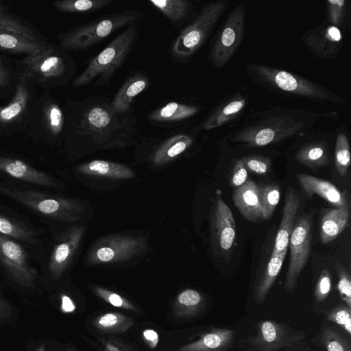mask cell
I'll list each match as a JSON object with an SVG mask.
<instances>
[{
    "instance_id": "cell-56",
    "label": "cell",
    "mask_w": 351,
    "mask_h": 351,
    "mask_svg": "<svg viewBox=\"0 0 351 351\" xmlns=\"http://www.w3.org/2000/svg\"><path fill=\"white\" fill-rule=\"evenodd\" d=\"M65 351H77V350H75V348H68L65 350Z\"/></svg>"
},
{
    "instance_id": "cell-12",
    "label": "cell",
    "mask_w": 351,
    "mask_h": 351,
    "mask_svg": "<svg viewBox=\"0 0 351 351\" xmlns=\"http://www.w3.org/2000/svg\"><path fill=\"white\" fill-rule=\"evenodd\" d=\"M17 84L11 100L0 106V133L22 131L29 108L35 100L34 84L25 74H17Z\"/></svg>"
},
{
    "instance_id": "cell-22",
    "label": "cell",
    "mask_w": 351,
    "mask_h": 351,
    "mask_svg": "<svg viewBox=\"0 0 351 351\" xmlns=\"http://www.w3.org/2000/svg\"><path fill=\"white\" fill-rule=\"evenodd\" d=\"M299 206L300 199L297 191L293 188H288L285 199L282 219L271 254H278L282 251H287Z\"/></svg>"
},
{
    "instance_id": "cell-39",
    "label": "cell",
    "mask_w": 351,
    "mask_h": 351,
    "mask_svg": "<svg viewBox=\"0 0 351 351\" xmlns=\"http://www.w3.org/2000/svg\"><path fill=\"white\" fill-rule=\"evenodd\" d=\"M17 80L13 60L0 54V97L7 98L14 92Z\"/></svg>"
},
{
    "instance_id": "cell-41",
    "label": "cell",
    "mask_w": 351,
    "mask_h": 351,
    "mask_svg": "<svg viewBox=\"0 0 351 351\" xmlns=\"http://www.w3.org/2000/svg\"><path fill=\"white\" fill-rule=\"evenodd\" d=\"M0 234L31 244L37 243L38 241L34 232L1 215H0Z\"/></svg>"
},
{
    "instance_id": "cell-42",
    "label": "cell",
    "mask_w": 351,
    "mask_h": 351,
    "mask_svg": "<svg viewBox=\"0 0 351 351\" xmlns=\"http://www.w3.org/2000/svg\"><path fill=\"white\" fill-rule=\"evenodd\" d=\"M321 341L326 351H351L350 342L331 326H325L321 330Z\"/></svg>"
},
{
    "instance_id": "cell-30",
    "label": "cell",
    "mask_w": 351,
    "mask_h": 351,
    "mask_svg": "<svg viewBox=\"0 0 351 351\" xmlns=\"http://www.w3.org/2000/svg\"><path fill=\"white\" fill-rule=\"evenodd\" d=\"M295 159L311 169L324 167L330 163L328 143L324 139H313L302 144L295 154Z\"/></svg>"
},
{
    "instance_id": "cell-35",
    "label": "cell",
    "mask_w": 351,
    "mask_h": 351,
    "mask_svg": "<svg viewBox=\"0 0 351 351\" xmlns=\"http://www.w3.org/2000/svg\"><path fill=\"white\" fill-rule=\"evenodd\" d=\"M205 305V299L201 293L188 289L176 297L173 304V313L178 319H189L199 315Z\"/></svg>"
},
{
    "instance_id": "cell-28",
    "label": "cell",
    "mask_w": 351,
    "mask_h": 351,
    "mask_svg": "<svg viewBox=\"0 0 351 351\" xmlns=\"http://www.w3.org/2000/svg\"><path fill=\"white\" fill-rule=\"evenodd\" d=\"M287 251L273 254L263 267L261 273L256 278L253 287V298L258 305L265 302L272 286L280 272L286 256Z\"/></svg>"
},
{
    "instance_id": "cell-15",
    "label": "cell",
    "mask_w": 351,
    "mask_h": 351,
    "mask_svg": "<svg viewBox=\"0 0 351 351\" xmlns=\"http://www.w3.org/2000/svg\"><path fill=\"white\" fill-rule=\"evenodd\" d=\"M0 262L16 282L21 286L34 287L36 271L29 265L25 252L18 243L1 234Z\"/></svg>"
},
{
    "instance_id": "cell-47",
    "label": "cell",
    "mask_w": 351,
    "mask_h": 351,
    "mask_svg": "<svg viewBox=\"0 0 351 351\" xmlns=\"http://www.w3.org/2000/svg\"><path fill=\"white\" fill-rule=\"evenodd\" d=\"M336 270L338 276L337 289L343 304L351 309V280L346 269L341 265L337 264Z\"/></svg>"
},
{
    "instance_id": "cell-48",
    "label": "cell",
    "mask_w": 351,
    "mask_h": 351,
    "mask_svg": "<svg viewBox=\"0 0 351 351\" xmlns=\"http://www.w3.org/2000/svg\"><path fill=\"white\" fill-rule=\"evenodd\" d=\"M332 288V276L326 269L322 270L314 290V300L321 303L328 297Z\"/></svg>"
},
{
    "instance_id": "cell-3",
    "label": "cell",
    "mask_w": 351,
    "mask_h": 351,
    "mask_svg": "<svg viewBox=\"0 0 351 351\" xmlns=\"http://www.w3.org/2000/svg\"><path fill=\"white\" fill-rule=\"evenodd\" d=\"M245 71L253 82L275 94L318 103L345 104L342 97L326 87L286 70L249 63Z\"/></svg>"
},
{
    "instance_id": "cell-16",
    "label": "cell",
    "mask_w": 351,
    "mask_h": 351,
    "mask_svg": "<svg viewBox=\"0 0 351 351\" xmlns=\"http://www.w3.org/2000/svg\"><path fill=\"white\" fill-rule=\"evenodd\" d=\"M212 240L215 249L224 259H229L236 237V224L230 208L217 197L211 221Z\"/></svg>"
},
{
    "instance_id": "cell-51",
    "label": "cell",
    "mask_w": 351,
    "mask_h": 351,
    "mask_svg": "<svg viewBox=\"0 0 351 351\" xmlns=\"http://www.w3.org/2000/svg\"><path fill=\"white\" fill-rule=\"evenodd\" d=\"M104 351H129L121 343L109 339L104 344Z\"/></svg>"
},
{
    "instance_id": "cell-46",
    "label": "cell",
    "mask_w": 351,
    "mask_h": 351,
    "mask_svg": "<svg viewBox=\"0 0 351 351\" xmlns=\"http://www.w3.org/2000/svg\"><path fill=\"white\" fill-rule=\"evenodd\" d=\"M247 171L256 175H265L270 169L271 160L265 156L250 154L241 158Z\"/></svg>"
},
{
    "instance_id": "cell-24",
    "label": "cell",
    "mask_w": 351,
    "mask_h": 351,
    "mask_svg": "<svg viewBox=\"0 0 351 351\" xmlns=\"http://www.w3.org/2000/svg\"><path fill=\"white\" fill-rule=\"evenodd\" d=\"M0 171L31 184L48 187L57 185L51 176L19 159L0 156Z\"/></svg>"
},
{
    "instance_id": "cell-54",
    "label": "cell",
    "mask_w": 351,
    "mask_h": 351,
    "mask_svg": "<svg viewBox=\"0 0 351 351\" xmlns=\"http://www.w3.org/2000/svg\"><path fill=\"white\" fill-rule=\"evenodd\" d=\"M282 351H311V349L308 345L300 343L294 348L286 349Z\"/></svg>"
},
{
    "instance_id": "cell-58",
    "label": "cell",
    "mask_w": 351,
    "mask_h": 351,
    "mask_svg": "<svg viewBox=\"0 0 351 351\" xmlns=\"http://www.w3.org/2000/svg\"><path fill=\"white\" fill-rule=\"evenodd\" d=\"M1 134V133H0Z\"/></svg>"
},
{
    "instance_id": "cell-31",
    "label": "cell",
    "mask_w": 351,
    "mask_h": 351,
    "mask_svg": "<svg viewBox=\"0 0 351 351\" xmlns=\"http://www.w3.org/2000/svg\"><path fill=\"white\" fill-rule=\"evenodd\" d=\"M350 217L348 205L325 210L321 218L320 239L326 244L334 241L346 228Z\"/></svg>"
},
{
    "instance_id": "cell-13",
    "label": "cell",
    "mask_w": 351,
    "mask_h": 351,
    "mask_svg": "<svg viewBox=\"0 0 351 351\" xmlns=\"http://www.w3.org/2000/svg\"><path fill=\"white\" fill-rule=\"evenodd\" d=\"M0 191L50 218L62 221L77 219V207L71 200L32 190L14 191L0 187Z\"/></svg>"
},
{
    "instance_id": "cell-45",
    "label": "cell",
    "mask_w": 351,
    "mask_h": 351,
    "mask_svg": "<svg viewBox=\"0 0 351 351\" xmlns=\"http://www.w3.org/2000/svg\"><path fill=\"white\" fill-rule=\"evenodd\" d=\"M93 290L98 297L113 306L132 311H139L130 301L115 292L100 287H95Z\"/></svg>"
},
{
    "instance_id": "cell-6",
    "label": "cell",
    "mask_w": 351,
    "mask_h": 351,
    "mask_svg": "<svg viewBox=\"0 0 351 351\" xmlns=\"http://www.w3.org/2000/svg\"><path fill=\"white\" fill-rule=\"evenodd\" d=\"M144 16L138 9L111 13L60 32L56 38L59 45L67 51L87 50L116 31L136 23Z\"/></svg>"
},
{
    "instance_id": "cell-34",
    "label": "cell",
    "mask_w": 351,
    "mask_h": 351,
    "mask_svg": "<svg viewBox=\"0 0 351 351\" xmlns=\"http://www.w3.org/2000/svg\"><path fill=\"white\" fill-rule=\"evenodd\" d=\"M47 43H38L0 29V52L28 56L40 51Z\"/></svg>"
},
{
    "instance_id": "cell-38",
    "label": "cell",
    "mask_w": 351,
    "mask_h": 351,
    "mask_svg": "<svg viewBox=\"0 0 351 351\" xmlns=\"http://www.w3.org/2000/svg\"><path fill=\"white\" fill-rule=\"evenodd\" d=\"M335 144V162L339 174L345 177L350 165V151L347 128L343 125L337 128Z\"/></svg>"
},
{
    "instance_id": "cell-11",
    "label": "cell",
    "mask_w": 351,
    "mask_h": 351,
    "mask_svg": "<svg viewBox=\"0 0 351 351\" xmlns=\"http://www.w3.org/2000/svg\"><path fill=\"white\" fill-rule=\"evenodd\" d=\"M312 220L308 215L300 216L290 237V260L284 282V289L289 293L297 287L299 277L306 266L311 250Z\"/></svg>"
},
{
    "instance_id": "cell-8",
    "label": "cell",
    "mask_w": 351,
    "mask_h": 351,
    "mask_svg": "<svg viewBox=\"0 0 351 351\" xmlns=\"http://www.w3.org/2000/svg\"><path fill=\"white\" fill-rule=\"evenodd\" d=\"M64 125L63 108L49 90H44L32 103L22 131L37 140L55 143L62 137Z\"/></svg>"
},
{
    "instance_id": "cell-25",
    "label": "cell",
    "mask_w": 351,
    "mask_h": 351,
    "mask_svg": "<svg viewBox=\"0 0 351 351\" xmlns=\"http://www.w3.org/2000/svg\"><path fill=\"white\" fill-rule=\"evenodd\" d=\"M233 330L225 328H213L195 341L182 345L175 351H227L234 341Z\"/></svg>"
},
{
    "instance_id": "cell-36",
    "label": "cell",
    "mask_w": 351,
    "mask_h": 351,
    "mask_svg": "<svg viewBox=\"0 0 351 351\" xmlns=\"http://www.w3.org/2000/svg\"><path fill=\"white\" fill-rule=\"evenodd\" d=\"M93 325L106 333H125L134 325L132 317L117 312H108L96 317Z\"/></svg>"
},
{
    "instance_id": "cell-57",
    "label": "cell",
    "mask_w": 351,
    "mask_h": 351,
    "mask_svg": "<svg viewBox=\"0 0 351 351\" xmlns=\"http://www.w3.org/2000/svg\"><path fill=\"white\" fill-rule=\"evenodd\" d=\"M5 319L2 315L0 314V321Z\"/></svg>"
},
{
    "instance_id": "cell-55",
    "label": "cell",
    "mask_w": 351,
    "mask_h": 351,
    "mask_svg": "<svg viewBox=\"0 0 351 351\" xmlns=\"http://www.w3.org/2000/svg\"><path fill=\"white\" fill-rule=\"evenodd\" d=\"M45 343L40 345L37 349L36 351H46L45 350Z\"/></svg>"
},
{
    "instance_id": "cell-37",
    "label": "cell",
    "mask_w": 351,
    "mask_h": 351,
    "mask_svg": "<svg viewBox=\"0 0 351 351\" xmlns=\"http://www.w3.org/2000/svg\"><path fill=\"white\" fill-rule=\"evenodd\" d=\"M112 3V0H58L52 5L60 12L88 14L97 12Z\"/></svg>"
},
{
    "instance_id": "cell-20",
    "label": "cell",
    "mask_w": 351,
    "mask_h": 351,
    "mask_svg": "<svg viewBox=\"0 0 351 351\" xmlns=\"http://www.w3.org/2000/svg\"><path fill=\"white\" fill-rule=\"evenodd\" d=\"M150 85V77L143 71L132 72L123 82L113 98L110 107L117 114H124L134 111L132 101L134 98L145 90Z\"/></svg>"
},
{
    "instance_id": "cell-33",
    "label": "cell",
    "mask_w": 351,
    "mask_h": 351,
    "mask_svg": "<svg viewBox=\"0 0 351 351\" xmlns=\"http://www.w3.org/2000/svg\"><path fill=\"white\" fill-rule=\"evenodd\" d=\"M77 170L82 174L112 179H130L134 176V172L128 167L103 160L83 163Z\"/></svg>"
},
{
    "instance_id": "cell-10",
    "label": "cell",
    "mask_w": 351,
    "mask_h": 351,
    "mask_svg": "<svg viewBox=\"0 0 351 351\" xmlns=\"http://www.w3.org/2000/svg\"><path fill=\"white\" fill-rule=\"evenodd\" d=\"M306 334L285 322L263 320L255 326V331L243 341L239 351H280L300 344Z\"/></svg>"
},
{
    "instance_id": "cell-32",
    "label": "cell",
    "mask_w": 351,
    "mask_h": 351,
    "mask_svg": "<svg viewBox=\"0 0 351 351\" xmlns=\"http://www.w3.org/2000/svg\"><path fill=\"white\" fill-rule=\"evenodd\" d=\"M149 3L176 28L184 26L193 16L194 5L189 0H149Z\"/></svg>"
},
{
    "instance_id": "cell-43",
    "label": "cell",
    "mask_w": 351,
    "mask_h": 351,
    "mask_svg": "<svg viewBox=\"0 0 351 351\" xmlns=\"http://www.w3.org/2000/svg\"><path fill=\"white\" fill-rule=\"evenodd\" d=\"M348 3L346 0H328L326 2V24L340 29L346 21Z\"/></svg>"
},
{
    "instance_id": "cell-29",
    "label": "cell",
    "mask_w": 351,
    "mask_h": 351,
    "mask_svg": "<svg viewBox=\"0 0 351 351\" xmlns=\"http://www.w3.org/2000/svg\"><path fill=\"white\" fill-rule=\"evenodd\" d=\"M200 111L201 108L195 105L171 101L154 110L147 118L151 123L170 124L191 119Z\"/></svg>"
},
{
    "instance_id": "cell-18",
    "label": "cell",
    "mask_w": 351,
    "mask_h": 351,
    "mask_svg": "<svg viewBox=\"0 0 351 351\" xmlns=\"http://www.w3.org/2000/svg\"><path fill=\"white\" fill-rule=\"evenodd\" d=\"M248 103L246 93L237 92L221 99L197 125L198 130H210L220 128L240 117Z\"/></svg>"
},
{
    "instance_id": "cell-1",
    "label": "cell",
    "mask_w": 351,
    "mask_h": 351,
    "mask_svg": "<svg viewBox=\"0 0 351 351\" xmlns=\"http://www.w3.org/2000/svg\"><path fill=\"white\" fill-rule=\"evenodd\" d=\"M63 110L62 138L68 145L90 149L123 147L134 143L138 132L134 111L114 113L106 95L67 99Z\"/></svg>"
},
{
    "instance_id": "cell-26",
    "label": "cell",
    "mask_w": 351,
    "mask_h": 351,
    "mask_svg": "<svg viewBox=\"0 0 351 351\" xmlns=\"http://www.w3.org/2000/svg\"><path fill=\"white\" fill-rule=\"evenodd\" d=\"M298 179L307 195L316 194L336 208L347 204L345 193L330 182L305 173L298 174Z\"/></svg>"
},
{
    "instance_id": "cell-14",
    "label": "cell",
    "mask_w": 351,
    "mask_h": 351,
    "mask_svg": "<svg viewBox=\"0 0 351 351\" xmlns=\"http://www.w3.org/2000/svg\"><path fill=\"white\" fill-rule=\"evenodd\" d=\"M145 250L143 238L109 236L97 242L88 254V261L91 264L124 261L142 254Z\"/></svg>"
},
{
    "instance_id": "cell-40",
    "label": "cell",
    "mask_w": 351,
    "mask_h": 351,
    "mask_svg": "<svg viewBox=\"0 0 351 351\" xmlns=\"http://www.w3.org/2000/svg\"><path fill=\"white\" fill-rule=\"evenodd\" d=\"M258 187L263 219H269L279 203L280 189L274 183L258 185Z\"/></svg>"
},
{
    "instance_id": "cell-5",
    "label": "cell",
    "mask_w": 351,
    "mask_h": 351,
    "mask_svg": "<svg viewBox=\"0 0 351 351\" xmlns=\"http://www.w3.org/2000/svg\"><path fill=\"white\" fill-rule=\"evenodd\" d=\"M138 36L136 23L128 25L88 62L84 70L74 77L71 86L77 88L92 82L97 86L108 84L132 52Z\"/></svg>"
},
{
    "instance_id": "cell-2",
    "label": "cell",
    "mask_w": 351,
    "mask_h": 351,
    "mask_svg": "<svg viewBox=\"0 0 351 351\" xmlns=\"http://www.w3.org/2000/svg\"><path fill=\"white\" fill-rule=\"evenodd\" d=\"M336 112L275 106L248 116L230 132V141L248 148L277 143L314 129L320 119H337Z\"/></svg>"
},
{
    "instance_id": "cell-23",
    "label": "cell",
    "mask_w": 351,
    "mask_h": 351,
    "mask_svg": "<svg viewBox=\"0 0 351 351\" xmlns=\"http://www.w3.org/2000/svg\"><path fill=\"white\" fill-rule=\"evenodd\" d=\"M232 199L241 215L247 221L258 222L263 219L258 185L247 180L234 191Z\"/></svg>"
},
{
    "instance_id": "cell-4",
    "label": "cell",
    "mask_w": 351,
    "mask_h": 351,
    "mask_svg": "<svg viewBox=\"0 0 351 351\" xmlns=\"http://www.w3.org/2000/svg\"><path fill=\"white\" fill-rule=\"evenodd\" d=\"M17 74H25L44 90L67 86L75 77L77 65L68 51L49 41L38 53L13 60Z\"/></svg>"
},
{
    "instance_id": "cell-27",
    "label": "cell",
    "mask_w": 351,
    "mask_h": 351,
    "mask_svg": "<svg viewBox=\"0 0 351 351\" xmlns=\"http://www.w3.org/2000/svg\"><path fill=\"white\" fill-rule=\"evenodd\" d=\"M0 29L14 32L38 43L48 42L43 35L29 21L11 11V8L0 2Z\"/></svg>"
},
{
    "instance_id": "cell-17",
    "label": "cell",
    "mask_w": 351,
    "mask_h": 351,
    "mask_svg": "<svg viewBox=\"0 0 351 351\" xmlns=\"http://www.w3.org/2000/svg\"><path fill=\"white\" fill-rule=\"evenodd\" d=\"M301 40L311 54L324 60L335 59L343 46L340 29L326 23L306 31Z\"/></svg>"
},
{
    "instance_id": "cell-9",
    "label": "cell",
    "mask_w": 351,
    "mask_h": 351,
    "mask_svg": "<svg viewBox=\"0 0 351 351\" xmlns=\"http://www.w3.org/2000/svg\"><path fill=\"white\" fill-rule=\"evenodd\" d=\"M247 12L246 5L239 3L235 6L210 41L208 62L215 68L224 67L242 43Z\"/></svg>"
},
{
    "instance_id": "cell-50",
    "label": "cell",
    "mask_w": 351,
    "mask_h": 351,
    "mask_svg": "<svg viewBox=\"0 0 351 351\" xmlns=\"http://www.w3.org/2000/svg\"><path fill=\"white\" fill-rule=\"evenodd\" d=\"M143 339L151 348L156 347L158 342V335L152 329H146L143 332Z\"/></svg>"
},
{
    "instance_id": "cell-49",
    "label": "cell",
    "mask_w": 351,
    "mask_h": 351,
    "mask_svg": "<svg viewBox=\"0 0 351 351\" xmlns=\"http://www.w3.org/2000/svg\"><path fill=\"white\" fill-rule=\"evenodd\" d=\"M247 178L248 171L245 169L241 159L235 160L230 184L236 189L243 185L247 180Z\"/></svg>"
},
{
    "instance_id": "cell-7",
    "label": "cell",
    "mask_w": 351,
    "mask_h": 351,
    "mask_svg": "<svg viewBox=\"0 0 351 351\" xmlns=\"http://www.w3.org/2000/svg\"><path fill=\"white\" fill-rule=\"evenodd\" d=\"M228 6L226 0L213 1L202 6L170 45L171 60L180 63L188 62L204 45Z\"/></svg>"
},
{
    "instance_id": "cell-52",
    "label": "cell",
    "mask_w": 351,
    "mask_h": 351,
    "mask_svg": "<svg viewBox=\"0 0 351 351\" xmlns=\"http://www.w3.org/2000/svg\"><path fill=\"white\" fill-rule=\"evenodd\" d=\"M0 314L2 315V317L5 319L10 317L12 313H11V308L8 305V304L4 301L1 297L0 296Z\"/></svg>"
},
{
    "instance_id": "cell-44",
    "label": "cell",
    "mask_w": 351,
    "mask_h": 351,
    "mask_svg": "<svg viewBox=\"0 0 351 351\" xmlns=\"http://www.w3.org/2000/svg\"><path fill=\"white\" fill-rule=\"evenodd\" d=\"M326 319L340 326L348 335H351V309L345 304L341 303L326 314Z\"/></svg>"
},
{
    "instance_id": "cell-19",
    "label": "cell",
    "mask_w": 351,
    "mask_h": 351,
    "mask_svg": "<svg viewBox=\"0 0 351 351\" xmlns=\"http://www.w3.org/2000/svg\"><path fill=\"white\" fill-rule=\"evenodd\" d=\"M84 231L83 226H73L57 239L49 263V269L53 278L60 277L69 265L80 243Z\"/></svg>"
},
{
    "instance_id": "cell-53",
    "label": "cell",
    "mask_w": 351,
    "mask_h": 351,
    "mask_svg": "<svg viewBox=\"0 0 351 351\" xmlns=\"http://www.w3.org/2000/svg\"><path fill=\"white\" fill-rule=\"evenodd\" d=\"M62 308L65 312H72L75 310V306L69 298L64 295L62 297Z\"/></svg>"
},
{
    "instance_id": "cell-21",
    "label": "cell",
    "mask_w": 351,
    "mask_h": 351,
    "mask_svg": "<svg viewBox=\"0 0 351 351\" xmlns=\"http://www.w3.org/2000/svg\"><path fill=\"white\" fill-rule=\"evenodd\" d=\"M199 132L195 125L189 132H178L164 139L152 154L154 163L165 164L185 152L193 145L195 135Z\"/></svg>"
}]
</instances>
